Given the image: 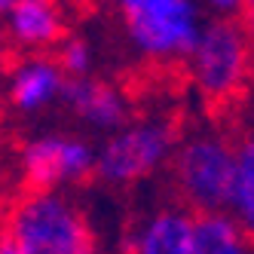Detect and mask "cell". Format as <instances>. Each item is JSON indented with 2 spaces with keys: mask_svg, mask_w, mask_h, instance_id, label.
Returning a JSON list of instances; mask_svg holds the SVG:
<instances>
[{
  "mask_svg": "<svg viewBox=\"0 0 254 254\" xmlns=\"http://www.w3.org/2000/svg\"><path fill=\"white\" fill-rule=\"evenodd\" d=\"M166 169L178 196L175 205L190 214L224 211L236 175V144L227 132L181 135Z\"/></svg>",
  "mask_w": 254,
  "mask_h": 254,
  "instance_id": "obj_4",
  "label": "cell"
},
{
  "mask_svg": "<svg viewBox=\"0 0 254 254\" xmlns=\"http://www.w3.org/2000/svg\"><path fill=\"white\" fill-rule=\"evenodd\" d=\"M52 62L59 64L64 80L74 77H89L92 74V46L80 34H67V37L52 49Z\"/></svg>",
  "mask_w": 254,
  "mask_h": 254,
  "instance_id": "obj_13",
  "label": "cell"
},
{
  "mask_svg": "<svg viewBox=\"0 0 254 254\" xmlns=\"http://www.w3.org/2000/svg\"><path fill=\"white\" fill-rule=\"evenodd\" d=\"M12 64H15V56H12V49L6 46L3 34H0V95H3V83H6V77H9Z\"/></svg>",
  "mask_w": 254,
  "mask_h": 254,
  "instance_id": "obj_16",
  "label": "cell"
},
{
  "mask_svg": "<svg viewBox=\"0 0 254 254\" xmlns=\"http://www.w3.org/2000/svg\"><path fill=\"white\" fill-rule=\"evenodd\" d=\"M129 46L150 64L184 67L202 31L196 0H114Z\"/></svg>",
  "mask_w": 254,
  "mask_h": 254,
  "instance_id": "obj_2",
  "label": "cell"
},
{
  "mask_svg": "<svg viewBox=\"0 0 254 254\" xmlns=\"http://www.w3.org/2000/svg\"><path fill=\"white\" fill-rule=\"evenodd\" d=\"M129 254H196L193 214L181 205H162L132 227Z\"/></svg>",
  "mask_w": 254,
  "mask_h": 254,
  "instance_id": "obj_10",
  "label": "cell"
},
{
  "mask_svg": "<svg viewBox=\"0 0 254 254\" xmlns=\"http://www.w3.org/2000/svg\"><path fill=\"white\" fill-rule=\"evenodd\" d=\"M236 22H239V28L245 31V37L254 49V0H242V9L236 15Z\"/></svg>",
  "mask_w": 254,
  "mask_h": 254,
  "instance_id": "obj_15",
  "label": "cell"
},
{
  "mask_svg": "<svg viewBox=\"0 0 254 254\" xmlns=\"http://www.w3.org/2000/svg\"><path fill=\"white\" fill-rule=\"evenodd\" d=\"M0 34L15 59L52 56V49L67 37V12L62 0H19L3 15Z\"/></svg>",
  "mask_w": 254,
  "mask_h": 254,
  "instance_id": "obj_7",
  "label": "cell"
},
{
  "mask_svg": "<svg viewBox=\"0 0 254 254\" xmlns=\"http://www.w3.org/2000/svg\"><path fill=\"white\" fill-rule=\"evenodd\" d=\"M196 3H202L214 19H236L242 9V0H196Z\"/></svg>",
  "mask_w": 254,
  "mask_h": 254,
  "instance_id": "obj_14",
  "label": "cell"
},
{
  "mask_svg": "<svg viewBox=\"0 0 254 254\" xmlns=\"http://www.w3.org/2000/svg\"><path fill=\"white\" fill-rule=\"evenodd\" d=\"M184 67L211 111H230L245 98L254 49L236 19H211L199 31Z\"/></svg>",
  "mask_w": 254,
  "mask_h": 254,
  "instance_id": "obj_5",
  "label": "cell"
},
{
  "mask_svg": "<svg viewBox=\"0 0 254 254\" xmlns=\"http://www.w3.org/2000/svg\"><path fill=\"white\" fill-rule=\"evenodd\" d=\"M0 230L25 254H101L86 208L64 190H22L6 205Z\"/></svg>",
  "mask_w": 254,
  "mask_h": 254,
  "instance_id": "obj_1",
  "label": "cell"
},
{
  "mask_svg": "<svg viewBox=\"0 0 254 254\" xmlns=\"http://www.w3.org/2000/svg\"><path fill=\"white\" fill-rule=\"evenodd\" d=\"M15 3H19V0H0V19H3V15H6Z\"/></svg>",
  "mask_w": 254,
  "mask_h": 254,
  "instance_id": "obj_18",
  "label": "cell"
},
{
  "mask_svg": "<svg viewBox=\"0 0 254 254\" xmlns=\"http://www.w3.org/2000/svg\"><path fill=\"white\" fill-rule=\"evenodd\" d=\"M59 104L77 123L95 132H117L126 123H132V101L126 98L120 86L104 77H74L64 80Z\"/></svg>",
  "mask_w": 254,
  "mask_h": 254,
  "instance_id": "obj_8",
  "label": "cell"
},
{
  "mask_svg": "<svg viewBox=\"0 0 254 254\" xmlns=\"http://www.w3.org/2000/svg\"><path fill=\"white\" fill-rule=\"evenodd\" d=\"M181 135H184L181 117L175 114H156L126 123L95 150L92 181L114 190H129L141 184L169 166Z\"/></svg>",
  "mask_w": 254,
  "mask_h": 254,
  "instance_id": "obj_3",
  "label": "cell"
},
{
  "mask_svg": "<svg viewBox=\"0 0 254 254\" xmlns=\"http://www.w3.org/2000/svg\"><path fill=\"white\" fill-rule=\"evenodd\" d=\"M193 251L196 254H254V242L239 230L227 211L193 214Z\"/></svg>",
  "mask_w": 254,
  "mask_h": 254,
  "instance_id": "obj_12",
  "label": "cell"
},
{
  "mask_svg": "<svg viewBox=\"0 0 254 254\" xmlns=\"http://www.w3.org/2000/svg\"><path fill=\"white\" fill-rule=\"evenodd\" d=\"M233 144H236V175L224 211L254 242V129Z\"/></svg>",
  "mask_w": 254,
  "mask_h": 254,
  "instance_id": "obj_11",
  "label": "cell"
},
{
  "mask_svg": "<svg viewBox=\"0 0 254 254\" xmlns=\"http://www.w3.org/2000/svg\"><path fill=\"white\" fill-rule=\"evenodd\" d=\"M0 254H25L19 245H15V239H12L6 230H0Z\"/></svg>",
  "mask_w": 254,
  "mask_h": 254,
  "instance_id": "obj_17",
  "label": "cell"
},
{
  "mask_svg": "<svg viewBox=\"0 0 254 254\" xmlns=\"http://www.w3.org/2000/svg\"><path fill=\"white\" fill-rule=\"evenodd\" d=\"M95 172V147L80 135L46 132L22 144V190H62L89 184Z\"/></svg>",
  "mask_w": 254,
  "mask_h": 254,
  "instance_id": "obj_6",
  "label": "cell"
},
{
  "mask_svg": "<svg viewBox=\"0 0 254 254\" xmlns=\"http://www.w3.org/2000/svg\"><path fill=\"white\" fill-rule=\"evenodd\" d=\"M64 86V74L52 56H25L15 59L9 77H6V101L15 114L34 117L49 111L59 101Z\"/></svg>",
  "mask_w": 254,
  "mask_h": 254,
  "instance_id": "obj_9",
  "label": "cell"
}]
</instances>
